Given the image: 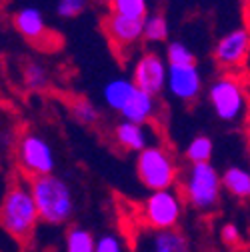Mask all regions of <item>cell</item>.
<instances>
[{
	"instance_id": "cell-20",
	"label": "cell",
	"mask_w": 250,
	"mask_h": 252,
	"mask_svg": "<svg viewBox=\"0 0 250 252\" xmlns=\"http://www.w3.org/2000/svg\"><path fill=\"white\" fill-rule=\"evenodd\" d=\"M168 32H170V26H168V20L164 14L160 12H154V14H148L144 18V40L148 42H164L168 38Z\"/></svg>"
},
{
	"instance_id": "cell-2",
	"label": "cell",
	"mask_w": 250,
	"mask_h": 252,
	"mask_svg": "<svg viewBox=\"0 0 250 252\" xmlns=\"http://www.w3.org/2000/svg\"><path fill=\"white\" fill-rule=\"evenodd\" d=\"M30 190L40 216V222L62 226L74 214L76 202L70 184L56 174L36 176L30 180Z\"/></svg>"
},
{
	"instance_id": "cell-21",
	"label": "cell",
	"mask_w": 250,
	"mask_h": 252,
	"mask_svg": "<svg viewBox=\"0 0 250 252\" xmlns=\"http://www.w3.org/2000/svg\"><path fill=\"white\" fill-rule=\"evenodd\" d=\"M166 62L168 66H186V64H196V58L186 42L172 40L166 46Z\"/></svg>"
},
{
	"instance_id": "cell-25",
	"label": "cell",
	"mask_w": 250,
	"mask_h": 252,
	"mask_svg": "<svg viewBox=\"0 0 250 252\" xmlns=\"http://www.w3.org/2000/svg\"><path fill=\"white\" fill-rule=\"evenodd\" d=\"M86 4H88V0H58L56 14L60 18H74L86 8Z\"/></svg>"
},
{
	"instance_id": "cell-19",
	"label": "cell",
	"mask_w": 250,
	"mask_h": 252,
	"mask_svg": "<svg viewBox=\"0 0 250 252\" xmlns=\"http://www.w3.org/2000/svg\"><path fill=\"white\" fill-rule=\"evenodd\" d=\"M64 250L66 252H94L96 250V238L88 228L72 226L66 230Z\"/></svg>"
},
{
	"instance_id": "cell-18",
	"label": "cell",
	"mask_w": 250,
	"mask_h": 252,
	"mask_svg": "<svg viewBox=\"0 0 250 252\" xmlns=\"http://www.w3.org/2000/svg\"><path fill=\"white\" fill-rule=\"evenodd\" d=\"M214 154V142L210 136L206 134H198L194 136L188 144H186V150H184V156L186 160L190 164H204V162H210Z\"/></svg>"
},
{
	"instance_id": "cell-5",
	"label": "cell",
	"mask_w": 250,
	"mask_h": 252,
	"mask_svg": "<svg viewBox=\"0 0 250 252\" xmlns=\"http://www.w3.org/2000/svg\"><path fill=\"white\" fill-rule=\"evenodd\" d=\"M208 102L218 120L222 122L240 120L246 110V92L242 82L232 74L218 76L208 86Z\"/></svg>"
},
{
	"instance_id": "cell-16",
	"label": "cell",
	"mask_w": 250,
	"mask_h": 252,
	"mask_svg": "<svg viewBox=\"0 0 250 252\" xmlns=\"http://www.w3.org/2000/svg\"><path fill=\"white\" fill-rule=\"evenodd\" d=\"M136 90L132 78H124V76H116V78H110L104 88H102V98H104V104L110 108V110H116L120 112L124 108V104L128 102V98L132 96V92Z\"/></svg>"
},
{
	"instance_id": "cell-14",
	"label": "cell",
	"mask_w": 250,
	"mask_h": 252,
	"mask_svg": "<svg viewBox=\"0 0 250 252\" xmlns=\"http://www.w3.org/2000/svg\"><path fill=\"white\" fill-rule=\"evenodd\" d=\"M114 140L118 146H122L128 152H142L148 146H152L146 126L136 124V122H128V120H122L114 126Z\"/></svg>"
},
{
	"instance_id": "cell-17",
	"label": "cell",
	"mask_w": 250,
	"mask_h": 252,
	"mask_svg": "<svg viewBox=\"0 0 250 252\" xmlns=\"http://www.w3.org/2000/svg\"><path fill=\"white\" fill-rule=\"evenodd\" d=\"M222 188L238 200H250V170L240 166H228L222 174Z\"/></svg>"
},
{
	"instance_id": "cell-7",
	"label": "cell",
	"mask_w": 250,
	"mask_h": 252,
	"mask_svg": "<svg viewBox=\"0 0 250 252\" xmlns=\"http://www.w3.org/2000/svg\"><path fill=\"white\" fill-rule=\"evenodd\" d=\"M16 162L28 176H48L54 174L56 156L46 138L36 132H26L16 144Z\"/></svg>"
},
{
	"instance_id": "cell-11",
	"label": "cell",
	"mask_w": 250,
	"mask_h": 252,
	"mask_svg": "<svg viewBox=\"0 0 250 252\" xmlns=\"http://www.w3.org/2000/svg\"><path fill=\"white\" fill-rule=\"evenodd\" d=\"M166 88L172 96L178 100L190 102L198 98L202 90V74L196 64H186V66H168V78Z\"/></svg>"
},
{
	"instance_id": "cell-4",
	"label": "cell",
	"mask_w": 250,
	"mask_h": 252,
	"mask_svg": "<svg viewBox=\"0 0 250 252\" xmlns=\"http://www.w3.org/2000/svg\"><path fill=\"white\" fill-rule=\"evenodd\" d=\"M136 176L150 192L174 188L178 180V166L168 148L152 144L136 156Z\"/></svg>"
},
{
	"instance_id": "cell-26",
	"label": "cell",
	"mask_w": 250,
	"mask_h": 252,
	"mask_svg": "<svg viewBox=\"0 0 250 252\" xmlns=\"http://www.w3.org/2000/svg\"><path fill=\"white\" fill-rule=\"evenodd\" d=\"M94 252H124V246L116 234H102L100 238H96Z\"/></svg>"
},
{
	"instance_id": "cell-3",
	"label": "cell",
	"mask_w": 250,
	"mask_h": 252,
	"mask_svg": "<svg viewBox=\"0 0 250 252\" xmlns=\"http://www.w3.org/2000/svg\"><path fill=\"white\" fill-rule=\"evenodd\" d=\"M222 192V178L214 164H190L182 178V198L194 210L208 212L216 208Z\"/></svg>"
},
{
	"instance_id": "cell-24",
	"label": "cell",
	"mask_w": 250,
	"mask_h": 252,
	"mask_svg": "<svg viewBox=\"0 0 250 252\" xmlns=\"http://www.w3.org/2000/svg\"><path fill=\"white\" fill-rule=\"evenodd\" d=\"M24 84L30 90H42L48 84V72L40 62H30L24 68Z\"/></svg>"
},
{
	"instance_id": "cell-15",
	"label": "cell",
	"mask_w": 250,
	"mask_h": 252,
	"mask_svg": "<svg viewBox=\"0 0 250 252\" xmlns=\"http://www.w3.org/2000/svg\"><path fill=\"white\" fill-rule=\"evenodd\" d=\"M154 114H156V96L138 88L132 92L128 102L120 110L122 120L136 122V124H146Z\"/></svg>"
},
{
	"instance_id": "cell-10",
	"label": "cell",
	"mask_w": 250,
	"mask_h": 252,
	"mask_svg": "<svg viewBox=\"0 0 250 252\" xmlns=\"http://www.w3.org/2000/svg\"><path fill=\"white\" fill-rule=\"evenodd\" d=\"M250 54V30L234 28L226 32L214 46V60L220 66L236 68Z\"/></svg>"
},
{
	"instance_id": "cell-13",
	"label": "cell",
	"mask_w": 250,
	"mask_h": 252,
	"mask_svg": "<svg viewBox=\"0 0 250 252\" xmlns=\"http://www.w3.org/2000/svg\"><path fill=\"white\" fill-rule=\"evenodd\" d=\"M14 26L24 38L32 40V42H42L48 36V26H46L44 14H42V10H38L34 6H24V8L16 10Z\"/></svg>"
},
{
	"instance_id": "cell-8",
	"label": "cell",
	"mask_w": 250,
	"mask_h": 252,
	"mask_svg": "<svg viewBox=\"0 0 250 252\" xmlns=\"http://www.w3.org/2000/svg\"><path fill=\"white\" fill-rule=\"evenodd\" d=\"M134 252H190V242L178 228L152 230L142 226L134 232Z\"/></svg>"
},
{
	"instance_id": "cell-9",
	"label": "cell",
	"mask_w": 250,
	"mask_h": 252,
	"mask_svg": "<svg viewBox=\"0 0 250 252\" xmlns=\"http://www.w3.org/2000/svg\"><path fill=\"white\" fill-rule=\"evenodd\" d=\"M168 78V66L160 54L146 52L142 54L132 70V82L138 90H144L152 96H158L166 86Z\"/></svg>"
},
{
	"instance_id": "cell-6",
	"label": "cell",
	"mask_w": 250,
	"mask_h": 252,
	"mask_svg": "<svg viewBox=\"0 0 250 252\" xmlns=\"http://www.w3.org/2000/svg\"><path fill=\"white\" fill-rule=\"evenodd\" d=\"M184 200L174 188L168 190H156L146 196L142 202V220L144 226L152 230H172L178 226L182 218Z\"/></svg>"
},
{
	"instance_id": "cell-12",
	"label": "cell",
	"mask_w": 250,
	"mask_h": 252,
	"mask_svg": "<svg viewBox=\"0 0 250 252\" xmlns=\"http://www.w3.org/2000/svg\"><path fill=\"white\" fill-rule=\"evenodd\" d=\"M104 32L114 46L126 48V46L136 44L144 36V20L110 12L108 18L104 20Z\"/></svg>"
},
{
	"instance_id": "cell-27",
	"label": "cell",
	"mask_w": 250,
	"mask_h": 252,
	"mask_svg": "<svg viewBox=\"0 0 250 252\" xmlns=\"http://www.w3.org/2000/svg\"><path fill=\"white\" fill-rule=\"evenodd\" d=\"M220 236H222V242L224 244H236L240 242V230L234 222H226L220 230Z\"/></svg>"
},
{
	"instance_id": "cell-1",
	"label": "cell",
	"mask_w": 250,
	"mask_h": 252,
	"mask_svg": "<svg viewBox=\"0 0 250 252\" xmlns=\"http://www.w3.org/2000/svg\"><path fill=\"white\" fill-rule=\"evenodd\" d=\"M40 216L32 198L30 184L14 182L6 188L0 200V226L6 234H10L16 242L24 244L32 238Z\"/></svg>"
},
{
	"instance_id": "cell-22",
	"label": "cell",
	"mask_w": 250,
	"mask_h": 252,
	"mask_svg": "<svg viewBox=\"0 0 250 252\" xmlns=\"http://www.w3.org/2000/svg\"><path fill=\"white\" fill-rule=\"evenodd\" d=\"M110 8L114 14L128 16V18H140L144 20L148 16V4L146 0H110Z\"/></svg>"
},
{
	"instance_id": "cell-23",
	"label": "cell",
	"mask_w": 250,
	"mask_h": 252,
	"mask_svg": "<svg viewBox=\"0 0 250 252\" xmlns=\"http://www.w3.org/2000/svg\"><path fill=\"white\" fill-rule=\"evenodd\" d=\"M72 116H74V120H78L80 124L90 126V124H96V122H98L100 110L96 108L94 102H90V100H86V98H78V100L72 102Z\"/></svg>"
}]
</instances>
